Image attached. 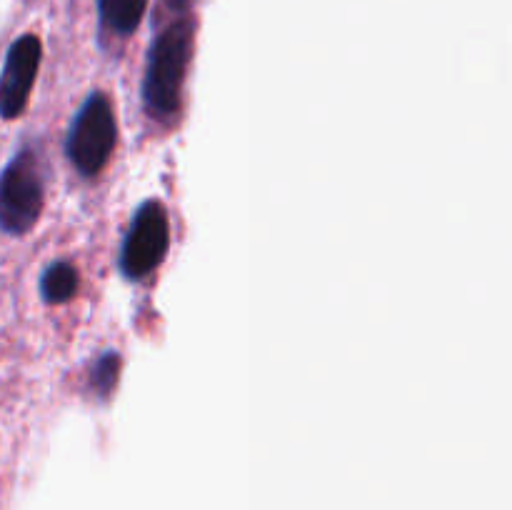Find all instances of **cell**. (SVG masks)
Wrapping results in <instances>:
<instances>
[{
	"instance_id": "8",
	"label": "cell",
	"mask_w": 512,
	"mask_h": 510,
	"mask_svg": "<svg viewBox=\"0 0 512 510\" xmlns=\"http://www.w3.org/2000/svg\"><path fill=\"white\" fill-rule=\"evenodd\" d=\"M120 368H123V360H120V353H115V350H105V353L95 360L93 370H90V385H93L95 398H110V393H113L115 385H118Z\"/></svg>"
},
{
	"instance_id": "7",
	"label": "cell",
	"mask_w": 512,
	"mask_h": 510,
	"mask_svg": "<svg viewBox=\"0 0 512 510\" xmlns=\"http://www.w3.org/2000/svg\"><path fill=\"white\" fill-rule=\"evenodd\" d=\"M80 288V275L70 260H53L40 273L38 290L45 305H65L75 298Z\"/></svg>"
},
{
	"instance_id": "2",
	"label": "cell",
	"mask_w": 512,
	"mask_h": 510,
	"mask_svg": "<svg viewBox=\"0 0 512 510\" xmlns=\"http://www.w3.org/2000/svg\"><path fill=\"white\" fill-rule=\"evenodd\" d=\"M43 153L35 143H23L0 173V230L20 238L35 228L45 208Z\"/></svg>"
},
{
	"instance_id": "3",
	"label": "cell",
	"mask_w": 512,
	"mask_h": 510,
	"mask_svg": "<svg viewBox=\"0 0 512 510\" xmlns=\"http://www.w3.org/2000/svg\"><path fill=\"white\" fill-rule=\"evenodd\" d=\"M118 145V118L103 90H93L70 120L65 155L83 178H95L110 163Z\"/></svg>"
},
{
	"instance_id": "5",
	"label": "cell",
	"mask_w": 512,
	"mask_h": 510,
	"mask_svg": "<svg viewBox=\"0 0 512 510\" xmlns=\"http://www.w3.org/2000/svg\"><path fill=\"white\" fill-rule=\"evenodd\" d=\"M43 43L38 35L25 33L8 48L3 70H0V118L15 120L28 108L30 93L38 80Z\"/></svg>"
},
{
	"instance_id": "1",
	"label": "cell",
	"mask_w": 512,
	"mask_h": 510,
	"mask_svg": "<svg viewBox=\"0 0 512 510\" xmlns=\"http://www.w3.org/2000/svg\"><path fill=\"white\" fill-rule=\"evenodd\" d=\"M195 48V23L180 18L150 43L143 75L145 113L160 125H173L183 110V90Z\"/></svg>"
},
{
	"instance_id": "9",
	"label": "cell",
	"mask_w": 512,
	"mask_h": 510,
	"mask_svg": "<svg viewBox=\"0 0 512 510\" xmlns=\"http://www.w3.org/2000/svg\"><path fill=\"white\" fill-rule=\"evenodd\" d=\"M165 5H168L170 10H175V13H185V10L193 5V0H163Z\"/></svg>"
},
{
	"instance_id": "4",
	"label": "cell",
	"mask_w": 512,
	"mask_h": 510,
	"mask_svg": "<svg viewBox=\"0 0 512 510\" xmlns=\"http://www.w3.org/2000/svg\"><path fill=\"white\" fill-rule=\"evenodd\" d=\"M170 248L168 210L150 198L135 208L118 255V270L128 283H143L163 265Z\"/></svg>"
},
{
	"instance_id": "6",
	"label": "cell",
	"mask_w": 512,
	"mask_h": 510,
	"mask_svg": "<svg viewBox=\"0 0 512 510\" xmlns=\"http://www.w3.org/2000/svg\"><path fill=\"white\" fill-rule=\"evenodd\" d=\"M148 0H98L100 30L113 38H130L140 28Z\"/></svg>"
}]
</instances>
